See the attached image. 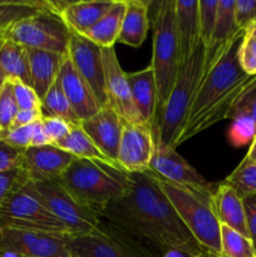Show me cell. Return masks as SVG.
I'll use <instances>...</instances> for the list:
<instances>
[{
	"mask_svg": "<svg viewBox=\"0 0 256 257\" xmlns=\"http://www.w3.org/2000/svg\"><path fill=\"white\" fill-rule=\"evenodd\" d=\"M50 145V141L43 128L42 119L38 123H35L33 128V137H32V146L30 147H43V146Z\"/></svg>",
	"mask_w": 256,
	"mask_h": 257,
	"instance_id": "bcb514c9",
	"label": "cell"
},
{
	"mask_svg": "<svg viewBox=\"0 0 256 257\" xmlns=\"http://www.w3.org/2000/svg\"><path fill=\"white\" fill-rule=\"evenodd\" d=\"M150 171L173 185L202 195L212 196L218 186L206 181L176 150L156 148Z\"/></svg>",
	"mask_w": 256,
	"mask_h": 257,
	"instance_id": "5bb4252c",
	"label": "cell"
},
{
	"mask_svg": "<svg viewBox=\"0 0 256 257\" xmlns=\"http://www.w3.org/2000/svg\"><path fill=\"white\" fill-rule=\"evenodd\" d=\"M0 79H8V78H7V75H5V73L3 72L2 67H0Z\"/></svg>",
	"mask_w": 256,
	"mask_h": 257,
	"instance_id": "681fc988",
	"label": "cell"
},
{
	"mask_svg": "<svg viewBox=\"0 0 256 257\" xmlns=\"http://www.w3.org/2000/svg\"><path fill=\"white\" fill-rule=\"evenodd\" d=\"M42 124L50 141V145L57 146L62 142L68 135L73 125L69 124L67 120L58 117H42Z\"/></svg>",
	"mask_w": 256,
	"mask_h": 257,
	"instance_id": "f35d334b",
	"label": "cell"
},
{
	"mask_svg": "<svg viewBox=\"0 0 256 257\" xmlns=\"http://www.w3.org/2000/svg\"><path fill=\"white\" fill-rule=\"evenodd\" d=\"M2 133H3V131H2V127H0V137H2Z\"/></svg>",
	"mask_w": 256,
	"mask_h": 257,
	"instance_id": "f5cc1de1",
	"label": "cell"
},
{
	"mask_svg": "<svg viewBox=\"0 0 256 257\" xmlns=\"http://www.w3.org/2000/svg\"><path fill=\"white\" fill-rule=\"evenodd\" d=\"M212 208L221 226H227L250 238L243 198L225 182L218 183L212 196Z\"/></svg>",
	"mask_w": 256,
	"mask_h": 257,
	"instance_id": "ffe728a7",
	"label": "cell"
},
{
	"mask_svg": "<svg viewBox=\"0 0 256 257\" xmlns=\"http://www.w3.org/2000/svg\"><path fill=\"white\" fill-rule=\"evenodd\" d=\"M206 252L198 243H188L168 248L160 257H202Z\"/></svg>",
	"mask_w": 256,
	"mask_h": 257,
	"instance_id": "7bdbcfd3",
	"label": "cell"
},
{
	"mask_svg": "<svg viewBox=\"0 0 256 257\" xmlns=\"http://www.w3.org/2000/svg\"><path fill=\"white\" fill-rule=\"evenodd\" d=\"M68 58L74 69L89 85L100 107H105L107 97L102 48L87 38L72 33L68 45Z\"/></svg>",
	"mask_w": 256,
	"mask_h": 257,
	"instance_id": "7c38bea8",
	"label": "cell"
},
{
	"mask_svg": "<svg viewBox=\"0 0 256 257\" xmlns=\"http://www.w3.org/2000/svg\"><path fill=\"white\" fill-rule=\"evenodd\" d=\"M203 62L205 45L201 42L192 55L181 64L175 85L158 119L155 136L158 150H177L178 138L202 80Z\"/></svg>",
	"mask_w": 256,
	"mask_h": 257,
	"instance_id": "3957f363",
	"label": "cell"
},
{
	"mask_svg": "<svg viewBox=\"0 0 256 257\" xmlns=\"http://www.w3.org/2000/svg\"><path fill=\"white\" fill-rule=\"evenodd\" d=\"M29 185L48 210L69 230L70 236L90 233L100 226L97 212L74 200L57 181H29Z\"/></svg>",
	"mask_w": 256,
	"mask_h": 257,
	"instance_id": "9c48e42d",
	"label": "cell"
},
{
	"mask_svg": "<svg viewBox=\"0 0 256 257\" xmlns=\"http://www.w3.org/2000/svg\"><path fill=\"white\" fill-rule=\"evenodd\" d=\"M156 152L152 130L145 123H124L118 148L117 163L125 173H142L150 170Z\"/></svg>",
	"mask_w": 256,
	"mask_h": 257,
	"instance_id": "4fadbf2b",
	"label": "cell"
},
{
	"mask_svg": "<svg viewBox=\"0 0 256 257\" xmlns=\"http://www.w3.org/2000/svg\"><path fill=\"white\" fill-rule=\"evenodd\" d=\"M132 99L138 114L143 122L156 132V114H157V88L152 67L138 72L127 73Z\"/></svg>",
	"mask_w": 256,
	"mask_h": 257,
	"instance_id": "d6986e66",
	"label": "cell"
},
{
	"mask_svg": "<svg viewBox=\"0 0 256 257\" xmlns=\"http://www.w3.org/2000/svg\"><path fill=\"white\" fill-rule=\"evenodd\" d=\"M124 10L125 0H114L112 8L82 37L99 48L114 47L119 37Z\"/></svg>",
	"mask_w": 256,
	"mask_h": 257,
	"instance_id": "d4e9b609",
	"label": "cell"
},
{
	"mask_svg": "<svg viewBox=\"0 0 256 257\" xmlns=\"http://www.w3.org/2000/svg\"><path fill=\"white\" fill-rule=\"evenodd\" d=\"M242 161L246 163H255L256 162V137H255V140L252 141V143L250 145L248 152L246 153V156L243 157Z\"/></svg>",
	"mask_w": 256,
	"mask_h": 257,
	"instance_id": "7dc6e473",
	"label": "cell"
},
{
	"mask_svg": "<svg viewBox=\"0 0 256 257\" xmlns=\"http://www.w3.org/2000/svg\"><path fill=\"white\" fill-rule=\"evenodd\" d=\"M202 257H220V256H216V255H213V253H210V252H206L205 255H203Z\"/></svg>",
	"mask_w": 256,
	"mask_h": 257,
	"instance_id": "f907efd6",
	"label": "cell"
},
{
	"mask_svg": "<svg viewBox=\"0 0 256 257\" xmlns=\"http://www.w3.org/2000/svg\"><path fill=\"white\" fill-rule=\"evenodd\" d=\"M55 181L74 200L94 211L124 195L130 187L128 173L79 158Z\"/></svg>",
	"mask_w": 256,
	"mask_h": 257,
	"instance_id": "277c9868",
	"label": "cell"
},
{
	"mask_svg": "<svg viewBox=\"0 0 256 257\" xmlns=\"http://www.w3.org/2000/svg\"><path fill=\"white\" fill-rule=\"evenodd\" d=\"M74 160V156L54 145L29 147L23 152L20 167L32 182L55 181Z\"/></svg>",
	"mask_w": 256,
	"mask_h": 257,
	"instance_id": "2e32d148",
	"label": "cell"
},
{
	"mask_svg": "<svg viewBox=\"0 0 256 257\" xmlns=\"http://www.w3.org/2000/svg\"><path fill=\"white\" fill-rule=\"evenodd\" d=\"M241 39L242 37L236 39L210 72L202 77L182 133L178 138L177 147L220 120L226 119L236 98L256 77L246 74L240 67L237 50Z\"/></svg>",
	"mask_w": 256,
	"mask_h": 257,
	"instance_id": "7a4b0ae2",
	"label": "cell"
},
{
	"mask_svg": "<svg viewBox=\"0 0 256 257\" xmlns=\"http://www.w3.org/2000/svg\"><path fill=\"white\" fill-rule=\"evenodd\" d=\"M70 34L72 33L59 17L52 12H44L14 24L3 34V38L27 49L47 50L67 55Z\"/></svg>",
	"mask_w": 256,
	"mask_h": 257,
	"instance_id": "ba28073f",
	"label": "cell"
},
{
	"mask_svg": "<svg viewBox=\"0 0 256 257\" xmlns=\"http://www.w3.org/2000/svg\"><path fill=\"white\" fill-rule=\"evenodd\" d=\"M150 3L142 0H125L118 43L138 48L143 44L150 28Z\"/></svg>",
	"mask_w": 256,
	"mask_h": 257,
	"instance_id": "cb8c5ba5",
	"label": "cell"
},
{
	"mask_svg": "<svg viewBox=\"0 0 256 257\" xmlns=\"http://www.w3.org/2000/svg\"><path fill=\"white\" fill-rule=\"evenodd\" d=\"M0 251L20 257H70L68 236L0 227Z\"/></svg>",
	"mask_w": 256,
	"mask_h": 257,
	"instance_id": "8fae6325",
	"label": "cell"
},
{
	"mask_svg": "<svg viewBox=\"0 0 256 257\" xmlns=\"http://www.w3.org/2000/svg\"><path fill=\"white\" fill-rule=\"evenodd\" d=\"M12 80L13 93H14L15 102L19 110H40L42 99L35 93V90L30 85L20 80Z\"/></svg>",
	"mask_w": 256,
	"mask_h": 257,
	"instance_id": "d590c367",
	"label": "cell"
},
{
	"mask_svg": "<svg viewBox=\"0 0 256 257\" xmlns=\"http://www.w3.org/2000/svg\"><path fill=\"white\" fill-rule=\"evenodd\" d=\"M252 165H256V162H255V163H252Z\"/></svg>",
	"mask_w": 256,
	"mask_h": 257,
	"instance_id": "db71d44e",
	"label": "cell"
},
{
	"mask_svg": "<svg viewBox=\"0 0 256 257\" xmlns=\"http://www.w3.org/2000/svg\"><path fill=\"white\" fill-rule=\"evenodd\" d=\"M236 25L245 33L253 23H256V0H235Z\"/></svg>",
	"mask_w": 256,
	"mask_h": 257,
	"instance_id": "60d3db41",
	"label": "cell"
},
{
	"mask_svg": "<svg viewBox=\"0 0 256 257\" xmlns=\"http://www.w3.org/2000/svg\"><path fill=\"white\" fill-rule=\"evenodd\" d=\"M58 82L79 122L88 120L102 108L89 85L74 69L68 54L60 68Z\"/></svg>",
	"mask_w": 256,
	"mask_h": 257,
	"instance_id": "ac0fdd59",
	"label": "cell"
},
{
	"mask_svg": "<svg viewBox=\"0 0 256 257\" xmlns=\"http://www.w3.org/2000/svg\"><path fill=\"white\" fill-rule=\"evenodd\" d=\"M153 176L198 245L207 252L221 257V225L213 212V195L193 192L173 185L155 173Z\"/></svg>",
	"mask_w": 256,
	"mask_h": 257,
	"instance_id": "8992f818",
	"label": "cell"
},
{
	"mask_svg": "<svg viewBox=\"0 0 256 257\" xmlns=\"http://www.w3.org/2000/svg\"><path fill=\"white\" fill-rule=\"evenodd\" d=\"M128 178L124 195L95 210L102 222L137 240L157 257L171 247L198 243L150 170L128 173Z\"/></svg>",
	"mask_w": 256,
	"mask_h": 257,
	"instance_id": "6da1fadb",
	"label": "cell"
},
{
	"mask_svg": "<svg viewBox=\"0 0 256 257\" xmlns=\"http://www.w3.org/2000/svg\"><path fill=\"white\" fill-rule=\"evenodd\" d=\"M175 19L181 63H183L201 43L198 0H175Z\"/></svg>",
	"mask_w": 256,
	"mask_h": 257,
	"instance_id": "44dd1931",
	"label": "cell"
},
{
	"mask_svg": "<svg viewBox=\"0 0 256 257\" xmlns=\"http://www.w3.org/2000/svg\"><path fill=\"white\" fill-rule=\"evenodd\" d=\"M28 182H29V178L22 167L10 171V172L2 173L0 175V207L13 192L22 188Z\"/></svg>",
	"mask_w": 256,
	"mask_h": 257,
	"instance_id": "74e56055",
	"label": "cell"
},
{
	"mask_svg": "<svg viewBox=\"0 0 256 257\" xmlns=\"http://www.w3.org/2000/svg\"><path fill=\"white\" fill-rule=\"evenodd\" d=\"M237 57L240 67L248 75H256V38L250 34H243L238 45Z\"/></svg>",
	"mask_w": 256,
	"mask_h": 257,
	"instance_id": "8d00e7d4",
	"label": "cell"
},
{
	"mask_svg": "<svg viewBox=\"0 0 256 257\" xmlns=\"http://www.w3.org/2000/svg\"><path fill=\"white\" fill-rule=\"evenodd\" d=\"M24 150L14 148L0 141V175L17 170L22 165Z\"/></svg>",
	"mask_w": 256,
	"mask_h": 257,
	"instance_id": "b9f144b4",
	"label": "cell"
},
{
	"mask_svg": "<svg viewBox=\"0 0 256 257\" xmlns=\"http://www.w3.org/2000/svg\"><path fill=\"white\" fill-rule=\"evenodd\" d=\"M102 55L104 63L107 105L112 108L124 123H145L135 107L127 73H124L118 62L114 47L102 48Z\"/></svg>",
	"mask_w": 256,
	"mask_h": 257,
	"instance_id": "9a60e30c",
	"label": "cell"
},
{
	"mask_svg": "<svg viewBox=\"0 0 256 257\" xmlns=\"http://www.w3.org/2000/svg\"><path fill=\"white\" fill-rule=\"evenodd\" d=\"M70 257H157L131 236L100 221L90 233L68 236Z\"/></svg>",
	"mask_w": 256,
	"mask_h": 257,
	"instance_id": "30bf717a",
	"label": "cell"
},
{
	"mask_svg": "<svg viewBox=\"0 0 256 257\" xmlns=\"http://www.w3.org/2000/svg\"><path fill=\"white\" fill-rule=\"evenodd\" d=\"M18 110L19 108H18L14 93H13L12 80L7 79L0 90V127L3 132L10 130Z\"/></svg>",
	"mask_w": 256,
	"mask_h": 257,
	"instance_id": "836d02e7",
	"label": "cell"
},
{
	"mask_svg": "<svg viewBox=\"0 0 256 257\" xmlns=\"http://www.w3.org/2000/svg\"><path fill=\"white\" fill-rule=\"evenodd\" d=\"M113 3L114 0L69 2L59 18L70 33L84 35L112 8Z\"/></svg>",
	"mask_w": 256,
	"mask_h": 257,
	"instance_id": "603a6c76",
	"label": "cell"
},
{
	"mask_svg": "<svg viewBox=\"0 0 256 257\" xmlns=\"http://www.w3.org/2000/svg\"><path fill=\"white\" fill-rule=\"evenodd\" d=\"M221 257H256V248L250 238L222 225Z\"/></svg>",
	"mask_w": 256,
	"mask_h": 257,
	"instance_id": "f546056e",
	"label": "cell"
},
{
	"mask_svg": "<svg viewBox=\"0 0 256 257\" xmlns=\"http://www.w3.org/2000/svg\"><path fill=\"white\" fill-rule=\"evenodd\" d=\"M181 64L180 45L176 32L175 0H162L156 3L153 17V53L151 63L157 88L156 131L158 119L175 85Z\"/></svg>",
	"mask_w": 256,
	"mask_h": 257,
	"instance_id": "5b68a950",
	"label": "cell"
},
{
	"mask_svg": "<svg viewBox=\"0 0 256 257\" xmlns=\"http://www.w3.org/2000/svg\"><path fill=\"white\" fill-rule=\"evenodd\" d=\"M223 182L232 187L242 198L256 195V165L241 161Z\"/></svg>",
	"mask_w": 256,
	"mask_h": 257,
	"instance_id": "4dcf8cb0",
	"label": "cell"
},
{
	"mask_svg": "<svg viewBox=\"0 0 256 257\" xmlns=\"http://www.w3.org/2000/svg\"><path fill=\"white\" fill-rule=\"evenodd\" d=\"M33 128H34V124L25 125V127L10 128L7 132L2 133L0 141H3V142H5L7 145L12 146L14 148L27 150V148L32 146Z\"/></svg>",
	"mask_w": 256,
	"mask_h": 257,
	"instance_id": "ab89813d",
	"label": "cell"
},
{
	"mask_svg": "<svg viewBox=\"0 0 256 257\" xmlns=\"http://www.w3.org/2000/svg\"><path fill=\"white\" fill-rule=\"evenodd\" d=\"M243 205H245L250 240L252 241L256 248V195L247 196V197L243 198Z\"/></svg>",
	"mask_w": 256,
	"mask_h": 257,
	"instance_id": "ee69618b",
	"label": "cell"
},
{
	"mask_svg": "<svg viewBox=\"0 0 256 257\" xmlns=\"http://www.w3.org/2000/svg\"><path fill=\"white\" fill-rule=\"evenodd\" d=\"M57 146L59 148H62V150L67 151L70 155L74 156L75 158L93 161V162L102 163V165L109 166V167L115 168V170L122 171L118 167L117 163L113 162L110 158H108L107 156L95 146V143L90 140L89 136H88L87 133L83 131V128L80 127V124L73 125L69 135H68L62 142L58 143Z\"/></svg>",
	"mask_w": 256,
	"mask_h": 257,
	"instance_id": "484cf974",
	"label": "cell"
},
{
	"mask_svg": "<svg viewBox=\"0 0 256 257\" xmlns=\"http://www.w3.org/2000/svg\"><path fill=\"white\" fill-rule=\"evenodd\" d=\"M119 115L108 105L102 107L92 118L80 122V127L108 158L117 163L118 148L123 132ZM118 165V163H117ZM119 167V166H118Z\"/></svg>",
	"mask_w": 256,
	"mask_h": 257,
	"instance_id": "e0dca14e",
	"label": "cell"
},
{
	"mask_svg": "<svg viewBox=\"0 0 256 257\" xmlns=\"http://www.w3.org/2000/svg\"><path fill=\"white\" fill-rule=\"evenodd\" d=\"M0 227L70 236L69 230L48 210L29 182L4 201L0 207Z\"/></svg>",
	"mask_w": 256,
	"mask_h": 257,
	"instance_id": "52a82bcc",
	"label": "cell"
},
{
	"mask_svg": "<svg viewBox=\"0 0 256 257\" xmlns=\"http://www.w3.org/2000/svg\"><path fill=\"white\" fill-rule=\"evenodd\" d=\"M40 119H42V112L40 110H18L14 122H13L10 128L32 125L39 122Z\"/></svg>",
	"mask_w": 256,
	"mask_h": 257,
	"instance_id": "f6af8a7d",
	"label": "cell"
},
{
	"mask_svg": "<svg viewBox=\"0 0 256 257\" xmlns=\"http://www.w3.org/2000/svg\"><path fill=\"white\" fill-rule=\"evenodd\" d=\"M0 67L8 79L30 85L28 49L0 35Z\"/></svg>",
	"mask_w": 256,
	"mask_h": 257,
	"instance_id": "4316f807",
	"label": "cell"
},
{
	"mask_svg": "<svg viewBox=\"0 0 256 257\" xmlns=\"http://www.w3.org/2000/svg\"><path fill=\"white\" fill-rule=\"evenodd\" d=\"M250 118L256 123V77L248 83L231 105L226 119Z\"/></svg>",
	"mask_w": 256,
	"mask_h": 257,
	"instance_id": "1f68e13d",
	"label": "cell"
},
{
	"mask_svg": "<svg viewBox=\"0 0 256 257\" xmlns=\"http://www.w3.org/2000/svg\"><path fill=\"white\" fill-rule=\"evenodd\" d=\"M5 82H7V79H0V90H2L3 85H4Z\"/></svg>",
	"mask_w": 256,
	"mask_h": 257,
	"instance_id": "816d5d0a",
	"label": "cell"
},
{
	"mask_svg": "<svg viewBox=\"0 0 256 257\" xmlns=\"http://www.w3.org/2000/svg\"><path fill=\"white\" fill-rule=\"evenodd\" d=\"M40 112H42V117H58L67 120L72 125L80 124L79 119L75 115L72 105L68 102L58 79L50 87L47 94L42 98Z\"/></svg>",
	"mask_w": 256,
	"mask_h": 257,
	"instance_id": "f1b7e54d",
	"label": "cell"
},
{
	"mask_svg": "<svg viewBox=\"0 0 256 257\" xmlns=\"http://www.w3.org/2000/svg\"><path fill=\"white\" fill-rule=\"evenodd\" d=\"M218 0H198V22H200V38L205 47L210 43L216 17H217Z\"/></svg>",
	"mask_w": 256,
	"mask_h": 257,
	"instance_id": "d6a6232c",
	"label": "cell"
},
{
	"mask_svg": "<svg viewBox=\"0 0 256 257\" xmlns=\"http://www.w3.org/2000/svg\"><path fill=\"white\" fill-rule=\"evenodd\" d=\"M0 257H20L18 253L10 252V251H0Z\"/></svg>",
	"mask_w": 256,
	"mask_h": 257,
	"instance_id": "c3c4849f",
	"label": "cell"
},
{
	"mask_svg": "<svg viewBox=\"0 0 256 257\" xmlns=\"http://www.w3.org/2000/svg\"><path fill=\"white\" fill-rule=\"evenodd\" d=\"M67 55L39 49H28L30 87L42 99L57 82L60 68Z\"/></svg>",
	"mask_w": 256,
	"mask_h": 257,
	"instance_id": "7402d4cb",
	"label": "cell"
},
{
	"mask_svg": "<svg viewBox=\"0 0 256 257\" xmlns=\"http://www.w3.org/2000/svg\"><path fill=\"white\" fill-rule=\"evenodd\" d=\"M256 137V123L250 118H237L232 120L230 131H228V140L231 145L235 147L251 145Z\"/></svg>",
	"mask_w": 256,
	"mask_h": 257,
	"instance_id": "e575fe53",
	"label": "cell"
},
{
	"mask_svg": "<svg viewBox=\"0 0 256 257\" xmlns=\"http://www.w3.org/2000/svg\"><path fill=\"white\" fill-rule=\"evenodd\" d=\"M44 12H50L47 2L0 0V35L4 34L17 23Z\"/></svg>",
	"mask_w": 256,
	"mask_h": 257,
	"instance_id": "83f0119b",
	"label": "cell"
}]
</instances>
